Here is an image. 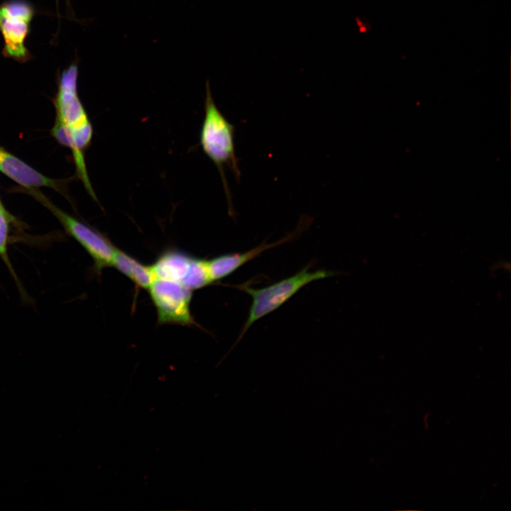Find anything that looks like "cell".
I'll return each instance as SVG.
<instances>
[{
    "instance_id": "cell-1",
    "label": "cell",
    "mask_w": 511,
    "mask_h": 511,
    "mask_svg": "<svg viewBox=\"0 0 511 511\" xmlns=\"http://www.w3.org/2000/svg\"><path fill=\"white\" fill-rule=\"evenodd\" d=\"M235 126L223 115L216 105L209 81L206 83L204 116L199 134V143L204 153L216 166L221 177L229 211L233 214L231 195L225 175V167L237 181L241 171L234 145Z\"/></svg>"
},
{
    "instance_id": "cell-2",
    "label": "cell",
    "mask_w": 511,
    "mask_h": 511,
    "mask_svg": "<svg viewBox=\"0 0 511 511\" xmlns=\"http://www.w3.org/2000/svg\"><path fill=\"white\" fill-rule=\"evenodd\" d=\"M334 275V273L329 270L311 272L306 267L292 276L263 288L254 289L243 285L241 290L251 297L252 303L239 339L253 323L279 308L302 287L312 282Z\"/></svg>"
},
{
    "instance_id": "cell-3",
    "label": "cell",
    "mask_w": 511,
    "mask_h": 511,
    "mask_svg": "<svg viewBox=\"0 0 511 511\" xmlns=\"http://www.w3.org/2000/svg\"><path fill=\"white\" fill-rule=\"evenodd\" d=\"M35 7L27 0H6L0 3V33L6 58L25 63L33 59L26 41L35 14Z\"/></svg>"
},
{
    "instance_id": "cell-4",
    "label": "cell",
    "mask_w": 511,
    "mask_h": 511,
    "mask_svg": "<svg viewBox=\"0 0 511 511\" xmlns=\"http://www.w3.org/2000/svg\"><path fill=\"white\" fill-rule=\"evenodd\" d=\"M29 189V193L43 204L58 219L65 231L89 253L94 261V268L100 273L111 267L116 247L108 238L95 229L63 211L40 192Z\"/></svg>"
},
{
    "instance_id": "cell-5",
    "label": "cell",
    "mask_w": 511,
    "mask_h": 511,
    "mask_svg": "<svg viewBox=\"0 0 511 511\" xmlns=\"http://www.w3.org/2000/svg\"><path fill=\"white\" fill-rule=\"evenodd\" d=\"M207 260L170 248L164 251L150 267L154 279L172 280L194 290L212 282Z\"/></svg>"
},
{
    "instance_id": "cell-6",
    "label": "cell",
    "mask_w": 511,
    "mask_h": 511,
    "mask_svg": "<svg viewBox=\"0 0 511 511\" xmlns=\"http://www.w3.org/2000/svg\"><path fill=\"white\" fill-rule=\"evenodd\" d=\"M148 290L155 307L159 324L192 326L194 324L189 307L192 290L165 279H155Z\"/></svg>"
},
{
    "instance_id": "cell-7",
    "label": "cell",
    "mask_w": 511,
    "mask_h": 511,
    "mask_svg": "<svg viewBox=\"0 0 511 511\" xmlns=\"http://www.w3.org/2000/svg\"><path fill=\"white\" fill-rule=\"evenodd\" d=\"M77 77L78 64L74 61L60 74L54 100L57 118L70 128L90 123L77 94Z\"/></svg>"
},
{
    "instance_id": "cell-8",
    "label": "cell",
    "mask_w": 511,
    "mask_h": 511,
    "mask_svg": "<svg viewBox=\"0 0 511 511\" xmlns=\"http://www.w3.org/2000/svg\"><path fill=\"white\" fill-rule=\"evenodd\" d=\"M0 172L16 183L30 189L48 187L65 193L64 182L46 177L0 146Z\"/></svg>"
},
{
    "instance_id": "cell-9",
    "label": "cell",
    "mask_w": 511,
    "mask_h": 511,
    "mask_svg": "<svg viewBox=\"0 0 511 511\" xmlns=\"http://www.w3.org/2000/svg\"><path fill=\"white\" fill-rule=\"evenodd\" d=\"M292 234L273 243H262L243 253L220 255L207 261L211 282L220 280L233 273L238 268L260 256L268 249L278 246L290 240Z\"/></svg>"
},
{
    "instance_id": "cell-10",
    "label": "cell",
    "mask_w": 511,
    "mask_h": 511,
    "mask_svg": "<svg viewBox=\"0 0 511 511\" xmlns=\"http://www.w3.org/2000/svg\"><path fill=\"white\" fill-rule=\"evenodd\" d=\"M111 267L130 279L138 288L148 290L155 280L150 265H145L116 248Z\"/></svg>"
},
{
    "instance_id": "cell-11",
    "label": "cell",
    "mask_w": 511,
    "mask_h": 511,
    "mask_svg": "<svg viewBox=\"0 0 511 511\" xmlns=\"http://www.w3.org/2000/svg\"><path fill=\"white\" fill-rule=\"evenodd\" d=\"M12 221L0 212V256L11 268V264L7 255V243L9 238V224Z\"/></svg>"
},
{
    "instance_id": "cell-12",
    "label": "cell",
    "mask_w": 511,
    "mask_h": 511,
    "mask_svg": "<svg viewBox=\"0 0 511 511\" xmlns=\"http://www.w3.org/2000/svg\"><path fill=\"white\" fill-rule=\"evenodd\" d=\"M0 212L7 216L13 223L17 224L15 218L6 209L0 200Z\"/></svg>"
}]
</instances>
